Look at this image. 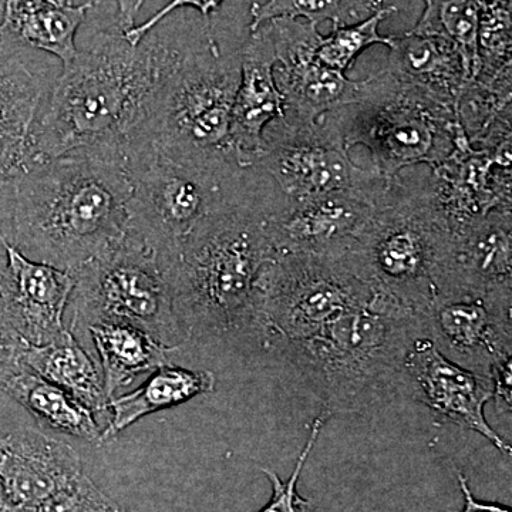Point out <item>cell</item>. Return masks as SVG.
<instances>
[{
    "label": "cell",
    "mask_w": 512,
    "mask_h": 512,
    "mask_svg": "<svg viewBox=\"0 0 512 512\" xmlns=\"http://www.w3.org/2000/svg\"><path fill=\"white\" fill-rule=\"evenodd\" d=\"M183 50L154 29L137 45L120 28L99 33L63 66L33 127L30 164L94 148L123 151Z\"/></svg>",
    "instance_id": "obj_1"
},
{
    "label": "cell",
    "mask_w": 512,
    "mask_h": 512,
    "mask_svg": "<svg viewBox=\"0 0 512 512\" xmlns=\"http://www.w3.org/2000/svg\"><path fill=\"white\" fill-rule=\"evenodd\" d=\"M130 195L119 148L30 164L16 177L8 242L32 261L74 272L126 237Z\"/></svg>",
    "instance_id": "obj_2"
},
{
    "label": "cell",
    "mask_w": 512,
    "mask_h": 512,
    "mask_svg": "<svg viewBox=\"0 0 512 512\" xmlns=\"http://www.w3.org/2000/svg\"><path fill=\"white\" fill-rule=\"evenodd\" d=\"M274 201V190L249 181L163 264L187 340L254 336L256 284L276 255L266 229Z\"/></svg>",
    "instance_id": "obj_3"
},
{
    "label": "cell",
    "mask_w": 512,
    "mask_h": 512,
    "mask_svg": "<svg viewBox=\"0 0 512 512\" xmlns=\"http://www.w3.org/2000/svg\"><path fill=\"white\" fill-rule=\"evenodd\" d=\"M417 336H424L419 316L377 291L315 335L274 352L298 373L330 419L393 399L402 390L404 362Z\"/></svg>",
    "instance_id": "obj_4"
},
{
    "label": "cell",
    "mask_w": 512,
    "mask_h": 512,
    "mask_svg": "<svg viewBox=\"0 0 512 512\" xmlns=\"http://www.w3.org/2000/svg\"><path fill=\"white\" fill-rule=\"evenodd\" d=\"M454 235L434 201L430 168H407L389 180L345 261L377 291L419 318L446 275Z\"/></svg>",
    "instance_id": "obj_5"
},
{
    "label": "cell",
    "mask_w": 512,
    "mask_h": 512,
    "mask_svg": "<svg viewBox=\"0 0 512 512\" xmlns=\"http://www.w3.org/2000/svg\"><path fill=\"white\" fill-rule=\"evenodd\" d=\"M131 181L127 235L165 264L188 235L248 187L249 170L234 161L185 163L164 156L150 141L123 148Z\"/></svg>",
    "instance_id": "obj_6"
},
{
    "label": "cell",
    "mask_w": 512,
    "mask_h": 512,
    "mask_svg": "<svg viewBox=\"0 0 512 512\" xmlns=\"http://www.w3.org/2000/svg\"><path fill=\"white\" fill-rule=\"evenodd\" d=\"M349 151H370L372 167L387 180L407 168L443 164L471 148L456 109L402 82L387 70L366 79L362 100L329 113Z\"/></svg>",
    "instance_id": "obj_7"
},
{
    "label": "cell",
    "mask_w": 512,
    "mask_h": 512,
    "mask_svg": "<svg viewBox=\"0 0 512 512\" xmlns=\"http://www.w3.org/2000/svg\"><path fill=\"white\" fill-rule=\"evenodd\" d=\"M239 79L241 57L222 56L214 40L202 50L184 49L146 124L130 141H150L164 156L185 163H235L228 136Z\"/></svg>",
    "instance_id": "obj_8"
},
{
    "label": "cell",
    "mask_w": 512,
    "mask_h": 512,
    "mask_svg": "<svg viewBox=\"0 0 512 512\" xmlns=\"http://www.w3.org/2000/svg\"><path fill=\"white\" fill-rule=\"evenodd\" d=\"M74 289L70 332L101 322L146 330L167 346L187 342L174 311L167 271L156 252L126 237L72 272Z\"/></svg>",
    "instance_id": "obj_9"
},
{
    "label": "cell",
    "mask_w": 512,
    "mask_h": 512,
    "mask_svg": "<svg viewBox=\"0 0 512 512\" xmlns=\"http://www.w3.org/2000/svg\"><path fill=\"white\" fill-rule=\"evenodd\" d=\"M376 292L343 258L276 254L256 284L254 336L274 352L315 335Z\"/></svg>",
    "instance_id": "obj_10"
},
{
    "label": "cell",
    "mask_w": 512,
    "mask_h": 512,
    "mask_svg": "<svg viewBox=\"0 0 512 512\" xmlns=\"http://www.w3.org/2000/svg\"><path fill=\"white\" fill-rule=\"evenodd\" d=\"M251 170L271 181L281 200L299 201L333 192L367 190L386 183L375 168L350 158L329 114L315 123L279 117L266 127L261 156Z\"/></svg>",
    "instance_id": "obj_11"
},
{
    "label": "cell",
    "mask_w": 512,
    "mask_h": 512,
    "mask_svg": "<svg viewBox=\"0 0 512 512\" xmlns=\"http://www.w3.org/2000/svg\"><path fill=\"white\" fill-rule=\"evenodd\" d=\"M512 289L437 292L420 318L424 336L448 359L491 377L512 362Z\"/></svg>",
    "instance_id": "obj_12"
},
{
    "label": "cell",
    "mask_w": 512,
    "mask_h": 512,
    "mask_svg": "<svg viewBox=\"0 0 512 512\" xmlns=\"http://www.w3.org/2000/svg\"><path fill=\"white\" fill-rule=\"evenodd\" d=\"M264 25L274 46L275 80L284 99L282 117L315 123L362 100L366 79L350 80L316 59L322 39L318 25L295 19H274Z\"/></svg>",
    "instance_id": "obj_13"
},
{
    "label": "cell",
    "mask_w": 512,
    "mask_h": 512,
    "mask_svg": "<svg viewBox=\"0 0 512 512\" xmlns=\"http://www.w3.org/2000/svg\"><path fill=\"white\" fill-rule=\"evenodd\" d=\"M387 183L299 201L276 195L266 229L276 254L345 258L375 211Z\"/></svg>",
    "instance_id": "obj_14"
},
{
    "label": "cell",
    "mask_w": 512,
    "mask_h": 512,
    "mask_svg": "<svg viewBox=\"0 0 512 512\" xmlns=\"http://www.w3.org/2000/svg\"><path fill=\"white\" fill-rule=\"evenodd\" d=\"M439 421L476 431L504 456L511 447L485 419V404L493 400V379L448 359L427 336H417L407 352L403 387Z\"/></svg>",
    "instance_id": "obj_15"
},
{
    "label": "cell",
    "mask_w": 512,
    "mask_h": 512,
    "mask_svg": "<svg viewBox=\"0 0 512 512\" xmlns=\"http://www.w3.org/2000/svg\"><path fill=\"white\" fill-rule=\"evenodd\" d=\"M6 266L0 276V303L16 332L30 346L66 335L63 316L74 289L72 272L29 259L3 238Z\"/></svg>",
    "instance_id": "obj_16"
},
{
    "label": "cell",
    "mask_w": 512,
    "mask_h": 512,
    "mask_svg": "<svg viewBox=\"0 0 512 512\" xmlns=\"http://www.w3.org/2000/svg\"><path fill=\"white\" fill-rule=\"evenodd\" d=\"M434 201L451 234H461L488 214L511 208V151H458L430 168Z\"/></svg>",
    "instance_id": "obj_17"
},
{
    "label": "cell",
    "mask_w": 512,
    "mask_h": 512,
    "mask_svg": "<svg viewBox=\"0 0 512 512\" xmlns=\"http://www.w3.org/2000/svg\"><path fill=\"white\" fill-rule=\"evenodd\" d=\"M239 57L241 79L232 107L228 147L238 167L251 170L261 156L266 127L284 114V99L274 74V46L265 25L252 30Z\"/></svg>",
    "instance_id": "obj_18"
},
{
    "label": "cell",
    "mask_w": 512,
    "mask_h": 512,
    "mask_svg": "<svg viewBox=\"0 0 512 512\" xmlns=\"http://www.w3.org/2000/svg\"><path fill=\"white\" fill-rule=\"evenodd\" d=\"M82 474L79 453L63 441L35 429L2 436L0 490L16 507L32 510Z\"/></svg>",
    "instance_id": "obj_19"
},
{
    "label": "cell",
    "mask_w": 512,
    "mask_h": 512,
    "mask_svg": "<svg viewBox=\"0 0 512 512\" xmlns=\"http://www.w3.org/2000/svg\"><path fill=\"white\" fill-rule=\"evenodd\" d=\"M511 220V208H503L456 235L437 292L512 289Z\"/></svg>",
    "instance_id": "obj_20"
},
{
    "label": "cell",
    "mask_w": 512,
    "mask_h": 512,
    "mask_svg": "<svg viewBox=\"0 0 512 512\" xmlns=\"http://www.w3.org/2000/svg\"><path fill=\"white\" fill-rule=\"evenodd\" d=\"M387 70L402 82L456 109L470 74L450 40L417 30L390 36Z\"/></svg>",
    "instance_id": "obj_21"
},
{
    "label": "cell",
    "mask_w": 512,
    "mask_h": 512,
    "mask_svg": "<svg viewBox=\"0 0 512 512\" xmlns=\"http://www.w3.org/2000/svg\"><path fill=\"white\" fill-rule=\"evenodd\" d=\"M43 84L16 57H0V175L18 177L32 158Z\"/></svg>",
    "instance_id": "obj_22"
},
{
    "label": "cell",
    "mask_w": 512,
    "mask_h": 512,
    "mask_svg": "<svg viewBox=\"0 0 512 512\" xmlns=\"http://www.w3.org/2000/svg\"><path fill=\"white\" fill-rule=\"evenodd\" d=\"M215 383L214 373L208 370L170 365L158 367L134 392L114 396L107 402L106 410H109L111 419L106 429L101 430L99 446L119 436L121 431L143 417L214 392Z\"/></svg>",
    "instance_id": "obj_23"
},
{
    "label": "cell",
    "mask_w": 512,
    "mask_h": 512,
    "mask_svg": "<svg viewBox=\"0 0 512 512\" xmlns=\"http://www.w3.org/2000/svg\"><path fill=\"white\" fill-rule=\"evenodd\" d=\"M100 360L104 392L113 399L138 376L168 365L180 348L164 345L146 330L120 322L94 323L87 328Z\"/></svg>",
    "instance_id": "obj_24"
},
{
    "label": "cell",
    "mask_w": 512,
    "mask_h": 512,
    "mask_svg": "<svg viewBox=\"0 0 512 512\" xmlns=\"http://www.w3.org/2000/svg\"><path fill=\"white\" fill-rule=\"evenodd\" d=\"M23 362L36 375L73 394L93 413L106 410L109 400L104 392L100 365L70 330L49 345H29Z\"/></svg>",
    "instance_id": "obj_25"
},
{
    "label": "cell",
    "mask_w": 512,
    "mask_h": 512,
    "mask_svg": "<svg viewBox=\"0 0 512 512\" xmlns=\"http://www.w3.org/2000/svg\"><path fill=\"white\" fill-rule=\"evenodd\" d=\"M2 392L50 429L99 444L101 430L92 410L73 394L36 375L28 367L9 379Z\"/></svg>",
    "instance_id": "obj_26"
},
{
    "label": "cell",
    "mask_w": 512,
    "mask_h": 512,
    "mask_svg": "<svg viewBox=\"0 0 512 512\" xmlns=\"http://www.w3.org/2000/svg\"><path fill=\"white\" fill-rule=\"evenodd\" d=\"M92 6L37 5L0 13V42L9 35L33 49L59 57L63 66L76 57V35Z\"/></svg>",
    "instance_id": "obj_27"
},
{
    "label": "cell",
    "mask_w": 512,
    "mask_h": 512,
    "mask_svg": "<svg viewBox=\"0 0 512 512\" xmlns=\"http://www.w3.org/2000/svg\"><path fill=\"white\" fill-rule=\"evenodd\" d=\"M483 0H426L417 32L446 37L457 47L470 79L477 76L478 28Z\"/></svg>",
    "instance_id": "obj_28"
},
{
    "label": "cell",
    "mask_w": 512,
    "mask_h": 512,
    "mask_svg": "<svg viewBox=\"0 0 512 512\" xmlns=\"http://www.w3.org/2000/svg\"><path fill=\"white\" fill-rule=\"evenodd\" d=\"M380 8L376 0H266L252 5L249 29L252 32L274 19L305 20L318 26L329 20L339 28L369 18Z\"/></svg>",
    "instance_id": "obj_29"
},
{
    "label": "cell",
    "mask_w": 512,
    "mask_h": 512,
    "mask_svg": "<svg viewBox=\"0 0 512 512\" xmlns=\"http://www.w3.org/2000/svg\"><path fill=\"white\" fill-rule=\"evenodd\" d=\"M511 0H483L476 80L511 84Z\"/></svg>",
    "instance_id": "obj_30"
},
{
    "label": "cell",
    "mask_w": 512,
    "mask_h": 512,
    "mask_svg": "<svg viewBox=\"0 0 512 512\" xmlns=\"http://www.w3.org/2000/svg\"><path fill=\"white\" fill-rule=\"evenodd\" d=\"M397 9L394 6H382L369 18L352 23V25L333 28L328 36L320 39L316 59L323 66L346 74L352 69L357 57L362 55L367 47L373 45H390V36H382L379 26L383 20L394 15Z\"/></svg>",
    "instance_id": "obj_31"
},
{
    "label": "cell",
    "mask_w": 512,
    "mask_h": 512,
    "mask_svg": "<svg viewBox=\"0 0 512 512\" xmlns=\"http://www.w3.org/2000/svg\"><path fill=\"white\" fill-rule=\"evenodd\" d=\"M328 420V416L320 413L315 421H313L311 433H309L305 447H303L301 454H299L298 461H296L295 468H293L288 480L282 481L275 471L269 470V468H261L262 473L271 481L272 497L269 503L258 512H315L313 501L306 500V498L299 495L298 481L303 467H305L306 461H308L313 447H315L316 441H318L320 430H322V427L325 426Z\"/></svg>",
    "instance_id": "obj_32"
},
{
    "label": "cell",
    "mask_w": 512,
    "mask_h": 512,
    "mask_svg": "<svg viewBox=\"0 0 512 512\" xmlns=\"http://www.w3.org/2000/svg\"><path fill=\"white\" fill-rule=\"evenodd\" d=\"M113 504L92 478L83 473L59 493L32 508V512H103Z\"/></svg>",
    "instance_id": "obj_33"
},
{
    "label": "cell",
    "mask_w": 512,
    "mask_h": 512,
    "mask_svg": "<svg viewBox=\"0 0 512 512\" xmlns=\"http://www.w3.org/2000/svg\"><path fill=\"white\" fill-rule=\"evenodd\" d=\"M28 346L26 340L13 328L0 303V390L9 379L26 369L23 356Z\"/></svg>",
    "instance_id": "obj_34"
},
{
    "label": "cell",
    "mask_w": 512,
    "mask_h": 512,
    "mask_svg": "<svg viewBox=\"0 0 512 512\" xmlns=\"http://www.w3.org/2000/svg\"><path fill=\"white\" fill-rule=\"evenodd\" d=\"M224 0H170L164 8L158 10L156 15L151 16L146 22L141 25H136L134 28L124 30V36L131 45H137L144 36H147L151 30L156 29L160 23H163L167 16L177 10L184 8H192L198 10L204 18H208L215 10L220 9Z\"/></svg>",
    "instance_id": "obj_35"
},
{
    "label": "cell",
    "mask_w": 512,
    "mask_h": 512,
    "mask_svg": "<svg viewBox=\"0 0 512 512\" xmlns=\"http://www.w3.org/2000/svg\"><path fill=\"white\" fill-rule=\"evenodd\" d=\"M16 177L0 175V234L8 241L15 207Z\"/></svg>",
    "instance_id": "obj_36"
},
{
    "label": "cell",
    "mask_w": 512,
    "mask_h": 512,
    "mask_svg": "<svg viewBox=\"0 0 512 512\" xmlns=\"http://www.w3.org/2000/svg\"><path fill=\"white\" fill-rule=\"evenodd\" d=\"M511 367L512 362H508L491 373L494 384L493 399L497 402L498 410L508 414L511 413Z\"/></svg>",
    "instance_id": "obj_37"
},
{
    "label": "cell",
    "mask_w": 512,
    "mask_h": 512,
    "mask_svg": "<svg viewBox=\"0 0 512 512\" xmlns=\"http://www.w3.org/2000/svg\"><path fill=\"white\" fill-rule=\"evenodd\" d=\"M457 480L464 497V508L460 512H512L511 508L505 507V505L478 501L473 493H471L470 487H468V480L464 474L457 473Z\"/></svg>",
    "instance_id": "obj_38"
},
{
    "label": "cell",
    "mask_w": 512,
    "mask_h": 512,
    "mask_svg": "<svg viewBox=\"0 0 512 512\" xmlns=\"http://www.w3.org/2000/svg\"><path fill=\"white\" fill-rule=\"evenodd\" d=\"M97 0H83L82 3L93 6ZM119 6V28L128 30L136 26V18L144 0H116Z\"/></svg>",
    "instance_id": "obj_39"
},
{
    "label": "cell",
    "mask_w": 512,
    "mask_h": 512,
    "mask_svg": "<svg viewBox=\"0 0 512 512\" xmlns=\"http://www.w3.org/2000/svg\"><path fill=\"white\" fill-rule=\"evenodd\" d=\"M70 0H0V13L5 10L28 8L37 5H69Z\"/></svg>",
    "instance_id": "obj_40"
},
{
    "label": "cell",
    "mask_w": 512,
    "mask_h": 512,
    "mask_svg": "<svg viewBox=\"0 0 512 512\" xmlns=\"http://www.w3.org/2000/svg\"><path fill=\"white\" fill-rule=\"evenodd\" d=\"M6 266V249L5 245H3V235L0 234V276H2L3 271H5Z\"/></svg>",
    "instance_id": "obj_41"
},
{
    "label": "cell",
    "mask_w": 512,
    "mask_h": 512,
    "mask_svg": "<svg viewBox=\"0 0 512 512\" xmlns=\"http://www.w3.org/2000/svg\"><path fill=\"white\" fill-rule=\"evenodd\" d=\"M103 512H126L123 510V508L120 507L119 504L114 503L111 505V507L107 508V510H104Z\"/></svg>",
    "instance_id": "obj_42"
},
{
    "label": "cell",
    "mask_w": 512,
    "mask_h": 512,
    "mask_svg": "<svg viewBox=\"0 0 512 512\" xmlns=\"http://www.w3.org/2000/svg\"><path fill=\"white\" fill-rule=\"evenodd\" d=\"M377 3H379L380 6H383V0H376ZM426 2V0H424Z\"/></svg>",
    "instance_id": "obj_43"
},
{
    "label": "cell",
    "mask_w": 512,
    "mask_h": 512,
    "mask_svg": "<svg viewBox=\"0 0 512 512\" xmlns=\"http://www.w3.org/2000/svg\"><path fill=\"white\" fill-rule=\"evenodd\" d=\"M0 448H2V436H0Z\"/></svg>",
    "instance_id": "obj_44"
}]
</instances>
